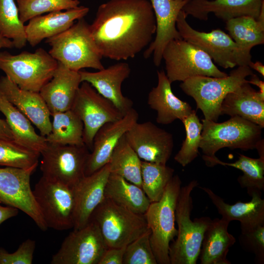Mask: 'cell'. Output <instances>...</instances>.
<instances>
[{"label":"cell","mask_w":264,"mask_h":264,"mask_svg":"<svg viewBox=\"0 0 264 264\" xmlns=\"http://www.w3.org/2000/svg\"><path fill=\"white\" fill-rule=\"evenodd\" d=\"M156 21L147 0H110L98 8L90 31L103 57L132 58L149 46Z\"/></svg>","instance_id":"obj_1"},{"label":"cell","mask_w":264,"mask_h":264,"mask_svg":"<svg viewBox=\"0 0 264 264\" xmlns=\"http://www.w3.org/2000/svg\"><path fill=\"white\" fill-rule=\"evenodd\" d=\"M198 185L196 180L181 187L175 211L177 223L176 238L171 243L169 258L171 264H196L204 234L212 220L208 217L191 219L193 209L191 194Z\"/></svg>","instance_id":"obj_2"},{"label":"cell","mask_w":264,"mask_h":264,"mask_svg":"<svg viewBox=\"0 0 264 264\" xmlns=\"http://www.w3.org/2000/svg\"><path fill=\"white\" fill-rule=\"evenodd\" d=\"M45 42L51 47L48 52L50 55L71 70L104 68L101 62L103 56L93 38L90 24L84 18L77 20L63 32L46 39Z\"/></svg>","instance_id":"obj_3"},{"label":"cell","mask_w":264,"mask_h":264,"mask_svg":"<svg viewBox=\"0 0 264 264\" xmlns=\"http://www.w3.org/2000/svg\"><path fill=\"white\" fill-rule=\"evenodd\" d=\"M202 130L199 148L205 163L216 157L220 149H257L262 138V129L259 125L239 116L218 123L205 119L201 120Z\"/></svg>","instance_id":"obj_4"},{"label":"cell","mask_w":264,"mask_h":264,"mask_svg":"<svg viewBox=\"0 0 264 264\" xmlns=\"http://www.w3.org/2000/svg\"><path fill=\"white\" fill-rule=\"evenodd\" d=\"M253 74L249 66H238L226 77L197 76L182 82L179 86L194 99L197 109L201 110L204 119L217 122L221 115L224 98L242 84L248 83L246 78Z\"/></svg>","instance_id":"obj_5"},{"label":"cell","mask_w":264,"mask_h":264,"mask_svg":"<svg viewBox=\"0 0 264 264\" xmlns=\"http://www.w3.org/2000/svg\"><path fill=\"white\" fill-rule=\"evenodd\" d=\"M181 181L174 175L160 199L151 202L144 214L151 231V247L158 264H171L169 248L177 234L175 227V211Z\"/></svg>","instance_id":"obj_6"},{"label":"cell","mask_w":264,"mask_h":264,"mask_svg":"<svg viewBox=\"0 0 264 264\" xmlns=\"http://www.w3.org/2000/svg\"><path fill=\"white\" fill-rule=\"evenodd\" d=\"M90 220L98 225L108 248L126 246L149 229L144 215L106 198L93 211Z\"/></svg>","instance_id":"obj_7"},{"label":"cell","mask_w":264,"mask_h":264,"mask_svg":"<svg viewBox=\"0 0 264 264\" xmlns=\"http://www.w3.org/2000/svg\"><path fill=\"white\" fill-rule=\"evenodd\" d=\"M58 62L46 51L39 48L33 52L12 55L0 52V69L21 88L39 92L52 78Z\"/></svg>","instance_id":"obj_8"},{"label":"cell","mask_w":264,"mask_h":264,"mask_svg":"<svg viewBox=\"0 0 264 264\" xmlns=\"http://www.w3.org/2000/svg\"><path fill=\"white\" fill-rule=\"evenodd\" d=\"M162 57L165 61V73L171 83L183 82L197 76L224 77L228 75L218 68L207 53L182 39L168 43Z\"/></svg>","instance_id":"obj_9"},{"label":"cell","mask_w":264,"mask_h":264,"mask_svg":"<svg viewBox=\"0 0 264 264\" xmlns=\"http://www.w3.org/2000/svg\"><path fill=\"white\" fill-rule=\"evenodd\" d=\"M33 194L47 227L62 231L74 225L75 198L74 187L42 176Z\"/></svg>","instance_id":"obj_10"},{"label":"cell","mask_w":264,"mask_h":264,"mask_svg":"<svg viewBox=\"0 0 264 264\" xmlns=\"http://www.w3.org/2000/svg\"><path fill=\"white\" fill-rule=\"evenodd\" d=\"M85 145H57L47 143L41 153L40 170L44 177L74 187L85 175L89 154Z\"/></svg>","instance_id":"obj_11"},{"label":"cell","mask_w":264,"mask_h":264,"mask_svg":"<svg viewBox=\"0 0 264 264\" xmlns=\"http://www.w3.org/2000/svg\"><path fill=\"white\" fill-rule=\"evenodd\" d=\"M71 110L83 123L84 143L89 150L98 130L105 123L118 120L124 115L86 82L81 83Z\"/></svg>","instance_id":"obj_12"},{"label":"cell","mask_w":264,"mask_h":264,"mask_svg":"<svg viewBox=\"0 0 264 264\" xmlns=\"http://www.w3.org/2000/svg\"><path fill=\"white\" fill-rule=\"evenodd\" d=\"M108 247L93 220L74 229L51 259V264H98Z\"/></svg>","instance_id":"obj_13"},{"label":"cell","mask_w":264,"mask_h":264,"mask_svg":"<svg viewBox=\"0 0 264 264\" xmlns=\"http://www.w3.org/2000/svg\"><path fill=\"white\" fill-rule=\"evenodd\" d=\"M38 166L28 169L0 168V203L21 210L42 231L47 227L35 201L30 177Z\"/></svg>","instance_id":"obj_14"},{"label":"cell","mask_w":264,"mask_h":264,"mask_svg":"<svg viewBox=\"0 0 264 264\" xmlns=\"http://www.w3.org/2000/svg\"><path fill=\"white\" fill-rule=\"evenodd\" d=\"M182 10L176 22L177 29L182 39L200 48L224 68L240 66L238 47L229 34L220 29L209 32L198 31L189 24Z\"/></svg>","instance_id":"obj_15"},{"label":"cell","mask_w":264,"mask_h":264,"mask_svg":"<svg viewBox=\"0 0 264 264\" xmlns=\"http://www.w3.org/2000/svg\"><path fill=\"white\" fill-rule=\"evenodd\" d=\"M125 135L141 160L166 165L174 148V139L171 133L151 121H137Z\"/></svg>","instance_id":"obj_16"},{"label":"cell","mask_w":264,"mask_h":264,"mask_svg":"<svg viewBox=\"0 0 264 264\" xmlns=\"http://www.w3.org/2000/svg\"><path fill=\"white\" fill-rule=\"evenodd\" d=\"M138 116L132 108L119 120L105 123L98 130L87 160L85 176L91 175L109 163L117 143L137 122Z\"/></svg>","instance_id":"obj_17"},{"label":"cell","mask_w":264,"mask_h":264,"mask_svg":"<svg viewBox=\"0 0 264 264\" xmlns=\"http://www.w3.org/2000/svg\"><path fill=\"white\" fill-rule=\"evenodd\" d=\"M156 21L154 40L144 52L148 58L153 54L154 65L159 66L162 60V53L166 45L174 40L182 39L177 29L176 22L184 6L189 1L184 0H150Z\"/></svg>","instance_id":"obj_18"},{"label":"cell","mask_w":264,"mask_h":264,"mask_svg":"<svg viewBox=\"0 0 264 264\" xmlns=\"http://www.w3.org/2000/svg\"><path fill=\"white\" fill-rule=\"evenodd\" d=\"M129 65L119 62L96 72L79 71L82 82L89 83L100 94L110 101L125 115L132 108L133 102L123 95L121 87L130 74Z\"/></svg>","instance_id":"obj_19"},{"label":"cell","mask_w":264,"mask_h":264,"mask_svg":"<svg viewBox=\"0 0 264 264\" xmlns=\"http://www.w3.org/2000/svg\"><path fill=\"white\" fill-rule=\"evenodd\" d=\"M0 91L45 137L51 129L48 107L39 92L21 88L7 76L0 78Z\"/></svg>","instance_id":"obj_20"},{"label":"cell","mask_w":264,"mask_h":264,"mask_svg":"<svg viewBox=\"0 0 264 264\" xmlns=\"http://www.w3.org/2000/svg\"><path fill=\"white\" fill-rule=\"evenodd\" d=\"M110 174L109 163L90 175L85 176L74 187L75 211L74 229L85 226L104 198L106 184Z\"/></svg>","instance_id":"obj_21"},{"label":"cell","mask_w":264,"mask_h":264,"mask_svg":"<svg viewBox=\"0 0 264 264\" xmlns=\"http://www.w3.org/2000/svg\"><path fill=\"white\" fill-rule=\"evenodd\" d=\"M264 3V0H190L182 10L186 17L203 21L210 13L225 22L244 16L257 19Z\"/></svg>","instance_id":"obj_22"},{"label":"cell","mask_w":264,"mask_h":264,"mask_svg":"<svg viewBox=\"0 0 264 264\" xmlns=\"http://www.w3.org/2000/svg\"><path fill=\"white\" fill-rule=\"evenodd\" d=\"M199 188L208 195L221 218L230 222L233 220L240 222L241 232L264 225V199L262 198V192H252L250 195L252 198L248 202L229 204L210 188Z\"/></svg>","instance_id":"obj_23"},{"label":"cell","mask_w":264,"mask_h":264,"mask_svg":"<svg viewBox=\"0 0 264 264\" xmlns=\"http://www.w3.org/2000/svg\"><path fill=\"white\" fill-rule=\"evenodd\" d=\"M81 83L79 71L58 62L52 78L39 92L51 115L71 109Z\"/></svg>","instance_id":"obj_24"},{"label":"cell","mask_w":264,"mask_h":264,"mask_svg":"<svg viewBox=\"0 0 264 264\" xmlns=\"http://www.w3.org/2000/svg\"><path fill=\"white\" fill-rule=\"evenodd\" d=\"M158 82L148 94L147 103L157 112L156 121L169 125L176 119L181 121L193 110L190 104L178 98L173 93L165 72L157 71Z\"/></svg>","instance_id":"obj_25"},{"label":"cell","mask_w":264,"mask_h":264,"mask_svg":"<svg viewBox=\"0 0 264 264\" xmlns=\"http://www.w3.org/2000/svg\"><path fill=\"white\" fill-rule=\"evenodd\" d=\"M89 8L78 6L65 11H56L35 17L25 25L27 42L34 47L43 40L55 36L71 27L88 13Z\"/></svg>","instance_id":"obj_26"},{"label":"cell","mask_w":264,"mask_h":264,"mask_svg":"<svg viewBox=\"0 0 264 264\" xmlns=\"http://www.w3.org/2000/svg\"><path fill=\"white\" fill-rule=\"evenodd\" d=\"M225 28L238 47L240 66H248L252 47L264 44V3L257 19L246 16L235 18L226 22Z\"/></svg>","instance_id":"obj_27"},{"label":"cell","mask_w":264,"mask_h":264,"mask_svg":"<svg viewBox=\"0 0 264 264\" xmlns=\"http://www.w3.org/2000/svg\"><path fill=\"white\" fill-rule=\"evenodd\" d=\"M221 115L239 116L264 128V94L248 83L242 84L224 98Z\"/></svg>","instance_id":"obj_28"},{"label":"cell","mask_w":264,"mask_h":264,"mask_svg":"<svg viewBox=\"0 0 264 264\" xmlns=\"http://www.w3.org/2000/svg\"><path fill=\"white\" fill-rule=\"evenodd\" d=\"M230 222L222 218L212 220L204 234L198 258L201 264H230L229 248L236 242L228 231Z\"/></svg>","instance_id":"obj_29"},{"label":"cell","mask_w":264,"mask_h":264,"mask_svg":"<svg viewBox=\"0 0 264 264\" xmlns=\"http://www.w3.org/2000/svg\"><path fill=\"white\" fill-rule=\"evenodd\" d=\"M0 112L5 117L17 143L41 154L47 145L45 137L38 134L32 123L0 91Z\"/></svg>","instance_id":"obj_30"},{"label":"cell","mask_w":264,"mask_h":264,"mask_svg":"<svg viewBox=\"0 0 264 264\" xmlns=\"http://www.w3.org/2000/svg\"><path fill=\"white\" fill-rule=\"evenodd\" d=\"M104 198L142 215L145 214L151 202L141 187L112 173H110L107 179Z\"/></svg>","instance_id":"obj_31"},{"label":"cell","mask_w":264,"mask_h":264,"mask_svg":"<svg viewBox=\"0 0 264 264\" xmlns=\"http://www.w3.org/2000/svg\"><path fill=\"white\" fill-rule=\"evenodd\" d=\"M51 115L53 120L51 131L45 136L47 143L62 145L85 144L83 123L71 109Z\"/></svg>","instance_id":"obj_32"},{"label":"cell","mask_w":264,"mask_h":264,"mask_svg":"<svg viewBox=\"0 0 264 264\" xmlns=\"http://www.w3.org/2000/svg\"><path fill=\"white\" fill-rule=\"evenodd\" d=\"M209 167L217 165L228 166L240 170L243 173L237 181L242 188H246L250 196L253 192L264 190V158H253L239 154L238 159L233 163L223 162L217 157L205 162Z\"/></svg>","instance_id":"obj_33"},{"label":"cell","mask_w":264,"mask_h":264,"mask_svg":"<svg viewBox=\"0 0 264 264\" xmlns=\"http://www.w3.org/2000/svg\"><path fill=\"white\" fill-rule=\"evenodd\" d=\"M141 160L124 134L110 156L108 163L110 173L120 176L141 188Z\"/></svg>","instance_id":"obj_34"},{"label":"cell","mask_w":264,"mask_h":264,"mask_svg":"<svg viewBox=\"0 0 264 264\" xmlns=\"http://www.w3.org/2000/svg\"><path fill=\"white\" fill-rule=\"evenodd\" d=\"M141 188L152 202L162 198L174 170L166 165L141 160Z\"/></svg>","instance_id":"obj_35"},{"label":"cell","mask_w":264,"mask_h":264,"mask_svg":"<svg viewBox=\"0 0 264 264\" xmlns=\"http://www.w3.org/2000/svg\"><path fill=\"white\" fill-rule=\"evenodd\" d=\"M0 35L11 40L18 49L27 43L25 25L20 20L14 0H0Z\"/></svg>","instance_id":"obj_36"},{"label":"cell","mask_w":264,"mask_h":264,"mask_svg":"<svg viewBox=\"0 0 264 264\" xmlns=\"http://www.w3.org/2000/svg\"><path fill=\"white\" fill-rule=\"evenodd\" d=\"M186 132V138L174 159L183 167L189 164L199 154L201 139L202 124L195 110L182 121Z\"/></svg>","instance_id":"obj_37"},{"label":"cell","mask_w":264,"mask_h":264,"mask_svg":"<svg viewBox=\"0 0 264 264\" xmlns=\"http://www.w3.org/2000/svg\"><path fill=\"white\" fill-rule=\"evenodd\" d=\"M40 155L14 140L0 138V166L28 169L38 165Z\"/></svg>","instance_id":"obj_38"},{"label":"cell","mask_w":264,"mask_h":264,"mask_svg":"<svg viewBox=\"0 0 264 264\" xmlns=\"http://www.w3.org/2000/svg\"><path fill=\"white\" fill-rule=\"evenodd\" d=\"M21 21L24 23L44 13L78 7V0H17Z\"/></svg>","instance_id":"obj_39"},{"label":"cell","mask_w":264,"mask_h":264,"mask_svg":"<svg viewBox=\"0 0 264 264\" xmlns=\"http://www.w3.org/2000/svg\"><path fill=\"white\" fill-rule=\"evenodd\" d=\"M150 234L149 229L126 246L123 264H157L150 243Z\"/></svg>","instance_id":"obj_40"},{"label":"cell","mask_w":264,"mask_h":264,"mask_svg":"<svg viewBox=\"0 0 264 264\" xmlns=\"http://www.w3.org/2000/svg\"><path fill=\"white\" fill-rule=\"evenodd\" d=\"M239 240L244 250L254 254L256 263H264V225L250 231L241 232Z\"/></svg>","instance_id":"obj_41"},{"label":"cell","mask_w":264,"mask_h":264,"mask_svg":"<svg viewBox=\"0 0 264 264\" xmlns=\"http://www.w3.org/2000/svg\"><path fill=\"white\" fill-rule=\"evenodd\" d=\"M35 247V241L28 239L13 253H9L0 247V264H31Z\"/></svg>","instance_id":"obj_42"},{"label":"cell","mask_w":264,"mask_h":264,"mask_svg":"<svg viewBox=\"0 0 264 264\" xmlns=\"http://www.w3.org/2000/svg\"><path fill=\"white\" fill-rule=\"evenodd\" d=\"M126 247L108 248L98 264H123Z\"/></svg>","instance_id":"obj_43"},{"label":"cell","mask_w":264,"mask_h":264,"mask_svg":"<svg viewBox=\"0 0 264 264\" xmlns=\"http://www.w3.org/2000/svg\"><path fill=\"white\" fill-rule=\"evenodd\" d=\"M19 209L7 206H3L0 204V225L5 220L18 215Z\"/></svg>","instance_id":"obj_44"},{"label":"cell","mask_w":264,"mask_h":264,"mask_svg":"<svg viewBox=\"0 0 264 264\" xmlns=\"http://www.w3.org/2000/svg\"><path fill=\"white\" fill-rule=\"evenodd\" d=\"M0 138L13 140L11 131L5 120L0 118Z\"/></svg>","instance_id":"obj_45"},{"label":"cell","mask_w":264,"mask_h":264,"mask_svg":"<svg viewBox=\"0 0 264 264\" xmlns=\"http://www.w3.org/2000/svg\"><path fill=\"white\" fill-rule=\"evenodd\" d=\"M248 83L250 84H253L258 87L260 90L259 92L262 94H264V82L257 76V75L253 74L251 76Z\"/></svg>","instance_id":"obj_46"},{"label":"cell","mask_w":264,"mask_h":264,"mask_svg":"<svg viewBox=\"0 0 264 264\" xmlns=\"http://www.w3.org/2000/svg\"><path fill=\"white\" fill-rule=\"evenodd\" d=\"M248 66L251 69H253L259 72L263 77L264 76V66L261 62L257 61L253 63L251 61Z\"/></svg>","instance_id":"obj_47"},{"label":"cell","mask_w":264,"mask_h":264,"mask_svg":"<svg viewBox=\"0 0 264 264\" xmlns=\"http://www.w3.org/2000/svg\"><path fill=\"white\" fill-rule=\"evenodd\" d=\"M14 47L13 42L10 39L0 35V49L2 48H12Z\"/></svg>","instance_id":"obj_48"},{"label":"cell","mask_w":264,"mask_h":264,"mask_svg":"<svg viewBox=\"0 0 264 264\" xmlns=\"http://www.w3.org/2000/svg\"><path fill=\"white\" fill-rule=\"evenodd\" d=\"M184 0L189 1L190 0Z\"/></svg>","instance_id":"obj_49"}]
</instances>
